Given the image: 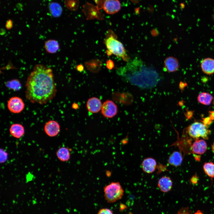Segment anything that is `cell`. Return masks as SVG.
I'll return each instance as SVG.
<instances>
[{
	"label": "cell",
	"instance_id": "1",
	"mask_svg": "<svg viewBox=\"0 0 214 214\" xmlns=\"http://www.w3.org/2000/svg\"><path fill=\"white\" fill-rule=\"evenodd\" d=\"M26 87V97L30 102L47 103L57 91L52 70L43 64L36 65L27 78Z\"/></svg>",
	"mask_w": 214,
	"mask_h": 214
},
{
	"label": "cell",
	"instance_id": "2",
	"mask_svg": "<svg viewBox=\"0 0 214 214\" xmlns=\"http://www.w3.org/2000/svg\"><path fill=\"white\" fill-rule=\"evenodd\" d=\"M117 73L131 84L142 88L154 87L160 81L159 75L155 69L136 59L117 69Z\"/></svg>",
	"mask_w": 214,
	"mask_h": 214
},
{
	"label": "cell",
	"instance_id": "3",
	"mask_svg": "<svg viewBox=\"0 0 214 214\" xmlns=\"http://www.w3.org/2000/svg\"><path fill=\"white\" fill-rule=\"evenodd\" d=\"M105 44L107 49V54H111L121 58L124 61L128 62L129 57L123 44L117 40V36L111 30L108 31L105 40Z\"/></svg>",
	"mask_w": 214,
	"mask_h": 214
},
{
	"label": "cell",
	"instance_id": "4",
	"mask_svg": "<svg viewBox=\"0 0 214 214\" xmlns=\"http://www.w3.org/2000/svg\"><path fill=\"white\" fill-rule=\"evenodd\" d=\"M104 196L107 202L112 203L121 199L124 191L118 182H112L103 188Z\"/></svg>",
	"mask_w": 214,
	"mask_h": 214
},
{
	"label": "cell",
	"instance_id": "5",
	"mask_svg": "<svg viewBox=\"0 0 214 214\" xmlns=\"http://www.w3.org/2000/svg\"><path fill=\"white\" fill-rule=\"evenodd\" d=\"M187 132L191 138L196 140L200 137L204 139H208L210 131L203 123L195 122L188 126Z\"/></svg>",
	"mask_w": 214,
	"mask_h": 214
},
{
	"label": "cell",
	"instance_id": "6",
	"mask_svg": "<svg viewBox=\"0 0 214 214\" xmlns=\"http://www.w3.org/2000/svg\"><path fill=\"white\" fill-rule=\"evenodd\" d=\"M7 106L11 112L19 113L23 110L25 104L21 98L18 97H13L10 98L8 101Z\"/></svg>",
	"mask_w": 214,
	"mask_h": 214
},
{
	"label": "cell",
	"instance_id": "7",
	"mask_svg": "<svg viewBox=\"0 0 214 214\" xmlns=\"http://www.w3.org/2000/svg\"><path fill=\"white\" fill-rule=\"evenodd\" d=\"M117 111V106L112 101L107 100L103 103L101 113L105 117L112 118L116 115Z\"/></svg>",
	"mask_w": 214,
	"mask_h": 214
},
{
	"label": "cell",
	"instance_id": "8",
	"mask_svg": "<svg viewBox=\"0 0 214 214\" xmlns=\"http://www.w3.org/2000/svg\"><path fill=\"white\" fill-rule=\"evenodd\" d=\"M44 130L46 134L50 137L56 136L60 130V126L59 123L54 120H50L45 125Z\"/></svg>",
	"mask_w": 214,
	"mask_h": 214
},
{
	"label": "cell",
	"instance_id": "9",
	"mask_svg": "<svg viewBox=\"0 0 214 214\" xmlns=\"http://www.w3.org/2000/svg\"><path fill=\"white\" fill-rule=\"evenodd\" d=\"M103 7L105 11L108 14H114L120 10L121 4L118 0H106Z\"/></svg>",
	"mask_w": 214,
	"mask_h": 214
},
{
	"label": "cell",
	"instance_id": "10",
	"mask_svg": "<svg viewBox=\"0 0 214 214\" xmlns=\"http://www.w3.org/2000/svg\"><path fill=\"white\" fill-rule=\"evenodd\" d=\"M156 160L152 157H148L142 161L141 166L144 172L147 174H151L154 172L157 167Z\"/></svg>",
	"mask_w": 214,
	"mask_h": 214
},
{
	"label": "cell",
	"instance_id": "11",
	"mask_svg": "<svg viewBox=\"0 0 214 214\" xmlns=\"http://www.w3.org/2000/svg\"><path fill=\"white\" fill-rule=\"evenodd\" d=\"M200 67L204 73L211 75L214 73V59L207 57L203 59L200 62Z\"/></svg>",
	"mask_w": 214,
	"mask_h": 214
},
{
	"label": "cell",
	"instance_id": "12",
	"mask_svg": "<svg viewBox=\"0 0 214 214\" xmlns=\"http://www.w3.org/2000/svg\"><path fill=\"white\" fill-rule=\"evenodd\" d=\"M204 139H197L193 142L191 147L192 151L196 155L204 154L207 151V144Z\"/></svg>",
	"mask_w": 214,
	"mask_h": 214
},
{
	"label": "cell",
	"instance_id": "13",
	"mask_svg": "<svg viewBox=\"0 0 214 214\" xmlns=\"http://www.w3.org/2000/svg\"><path fill=\"white\" fill-rule=\"evenodd\" d=\"M157 185L161 191L167 193L171 190L173 185V182L169 177L163 176L159 180Z\"/></svg>",
	"mask_w": 214,
	"mask_h": 214
},
{
	"label": "cell",
	"instance_id": "14",
	"mask_svg": "<svg viewBox=\"0 0 214 214\" xmlns=\"http://www.w3.org/2000/svg\"><path fill=\"white\" fill-rule=\"evenodd\" d=\"M164 68L167 71L173 72L179 68V62L174 57L170 56L166 59L164 62Z\"/></svg>",
	"mask_w": 214,
	"mask_h": 214
},
{
	"label": "cell",
	"instance_id": "15",
	"mask_svg": "<svg viewBox=\"0 0 214 214\" xmlns=\"http://www.w3.org/2000/svg\"><path fill=\"white\" fill-rule=\"evenodd\" d=\"M88 110L92 113L99 112L102 108V104L100 100L96 97L89 99L86 103Z\"/></svg>",
	"mask_w": 214,
	"mask_h": 214
},
{
	"label": "cell",
	"instance_id": "16",
	"mask_svg": "<svg viewBox=\"0 0 214 214\" xmlns=\"http://www.w3.org/2000/svg\"><path fill=\"white\" fill-rule=\"evenodd\" d=\"M183 159L181 153L178 151H175L169 156L168 163L170 165L177 167L182 164Z\"/></svg>",
	"mask_w": 214,
	"mask_h": 214
},
{
	"label": "cell",
	"instance_id": "17",
	"mask_svg": "<svg viewBox=\"0 0 214 214\" xmlns=\"http://www.w3.org/2000/svg\"><path fill=\"white\" fill-rule=\"evenodd\" d=\"M72 149L66 147H62L59 148L56 152V155L58 159L61 161L65 162L68 161L71 156Z\"/></svg>",
	"mask_w": 214,
	"mask_h": 214
},
{
	"label": "cell",
	"instance_id": "18",
	"mask_svg": "<svg viewBox=\"0 0 214 214\" xmlns=\"http://www.w3.org/2000/svg\"><path fill=\"white\" fill-rule=\"evenodd\" d=\"M87 69L93 73H98L101 69L102 63L101 61L97 59L90 60L85 63Z\"/></svg>",
	"mask_w": 214,
	"mask_h": 214
},
{
	"label": "cell",
	"instance_id": "19",
	"mask_svg": "<svg viewBox=\"0 0 214 214\" xmlns=\"http://www.w3.org/2000/svg\"><path fill=\"white\" fill-rule=\"evenodd\" d=\"M10 134L14 137L19 139L22 137L25 132L24 127L19 124H14L12 125L10 128Z\"/></svg>",
	"mask_w": 214,
	"mask_h": 214
},
{
	"label": "cell",
	"instance_id": "20",
	"mask_svg": "<svg viewBox=\"0 0 214 214\" xmlns=\"http://www.w3.org/2000/svg\"><path fill=\"white\" fill-rule=\"evenodd\" d=\"M44 48L47 52L52 54L58 51L59 48V45L58 42L56 40L50 39L45 42Z\"/></svg>",
	"mask_w": 214,
	"mask_h": 214
},
{
	"label": "cell",
	"instance_id": "21",
	"mask_svg": "<svg viewBox=\"0 0 214 214\" xmlns=\"http://www.w3.org/2000/svg\"><path fill=\"white\" fill-rule=\"evenodd\" d=\"M48 9L50 14L54 18L60 17L62 12V8L61 5L55 2H51L49 4Z\"/></svg>",
	"mask_w": 214,
	"mask_h": 214
},
{
	"label": "cell",
	"instance_id": "22",
	"mask_svg": "<svg viewBox=\"0 0 214 214\" xmlns=\"http://www.w3.org/2000/svg\"><path fill=\"white\" fill-rule=\"evenodd\" d=\"M213 98V96L209 93L203 92L199 95L197 100L198 102L203 105H208L211 103Z\"/></svg>",
	"mask_w": 214,
	"mask_h": 214
},
{
	"label": "cell",
	"instance_id": "23",
	"mask_svg": "<svg viewBox=\"0 0 214 214\" xmlns=\"http://www.w3.org/2000/svg\"><path fill=\"white\" fill-rule=\"evenodd\" d=\"M205 173L211 178H214V163L212 162L205 163L203 166Z\"/></svg>",
	"mask_w": 214,
	"mask_h": 214
},
{
	"label": "cell",
	"instance_id": "24",
	"mask_svg": "<svg viewBox=\"0 0 214 214\" xmlns=\"http://www.w3.org/2000/svg\"><path fill=\"white\" fill-rule=\"evenodd\" d=\"M6 86L8 88L14 91L20 90L21 87L20 81L17 79H12L5 82Z\"/></svg>",
	"mask_w": 214,
	"mask_h": 214
},
{
	"label": "cell",
	"instance_id": "25",
	"mask_svg": "<svg viewBox=\"0 0 214 214\" xmlns=\"http://www.w3.org/2000/svg\"><path fill=\"white\" fill-rule=\"evenodd\" d=\"M7 154L3 150H1L0 162L3 163L5 162L7 158Z\"/></svg>",
	"mask_w": 214,
	"mask_h": 214
},
{
	"label": "cell",
	"instance_id": "26",
	"mask_svg": "<svg viewBox=\"0 0 214 214\" xmlns=\"http://www.w3.org/2000/svg\"><path fill=\"white\" fill-rule=\"evenodd\" d=\"M97 214H114L113 211L108 208H103L100 210Z\"/></svg>",
	"mask_w": 214,
	"mask_h": 214
},
{
	"label": "cell",
	"instance_id": "27",
	"mask_svg": "<svg viewBox=\"0 0 214 214\" xmlns=\"http://www.w3.org/2000/svg\"><path fill=\"white\" fill-rule=\"evenodd\" d=\"M177 214H192V212L188 207H184L180 210Z\"/></svg>",
	"mask_w": 214,
	"mask_h": 214
},
{
	"label": "cell",
	"instance_id": "28",
	"mask_svg": "<svg viewBox=\"0 0 214 214\" xmlns=\"http://www.w3.org/2000/svg\"><path fill=\"white\" fill-rule=\"evenodd\" d=\"M106 66L107 68L109 70H112L114 67V64L113 61L111 59L107 60Z\"/></svg>",
	"mask_w": 214,
	"mask_h": 214
},
{
	"label": "cell",
	"instance_id": "29",
	"mask_svg": "<svg viewBox=\"0 0 214 214\" xmlns=\"http://www.w3.org/2000/svg\"><path fill=\"white\" fill-rule=\"evenodd\" d=\"M13 23L11 20L9 19L6 22L5 24V27L7 29H10L12 27Z\"/></svg>",
	"mask_w": 214,
	"mask_h": 214
},
{
	"label": "cell",
	"instance_id": "30",
	"mask_svg": "<svg viewBox=\"0 0 214 214\" xmlns=\"http://www.w3.org/2000/svg\"><path fill=\"white\" fill-rule=\"evenodd\" d=\"M198 178L196 175L193 176L191 179V182L193 184H195L197 182Z\"/></svg>",
	"mask_w": 214,
	"mask_h": 214
},
{
	"label": "cell",
	"instance_id": "31",
	"mask_svg": "<svg viewBox=\"0 0 214 214\" xmlns=\"http://www.w3.org/2000/svg\"><path fill=\"white\" fill-rule=\"evenodd\" d=\"M77 70L79 72L82 71L84 69V67L82 64L78 65L76 67Z\"/></svg>",
	"mask_w": 214,
	"mask_h": 214
},
{
	"label": "cell",
	"instance_id": "32",
	"mask_svg": "<svg viewBox=\"0 0 214 214\" xmlns=\"http://www.w3.org/2000/svg\"><path fill=\"white\" fill-rule=\"evenodd\" d=\"M210 118L212 120L214 119V111L210 112Z\"/></svg>",
	"mask_w": 214,
	"mask_h": 214
},
{
	"label": "cell",
	"instance_id": "33",
	"mask_svg": "<svg viewBox=\"0 0 214 214\" xmlns=\"http://www.w3.org/2000/svg\"><path fill=\"white\" fill-rule=\"evenodd\" d=\"M78 107V105L76 103H73L72 105V108L73 109H76Z\"/></svg>",
	"mask_w": 214,
	"mask_h": 214
},
{
	"label": "cell",
	"instance_id": "34",
	"mask_svg": "<svg viewBox=\"0 0 214 214\" xmlns=\"http://www.w3.org/2000/svg\"><path fill=\"white\" fill-rule=\"evenodd\" d=\"M212 149L213 152L214 153V143L212 145Z\"/></svg>",
	"mask_w": 214,
	"mask_h": 214
},
{
	"label": "cell",
	"instance_id": "35",
	"mask_svg": "<svg viewBox=\"0 0 214 214\" xmlns=\"http://www.w3.org/2000/svg\"><path fill=\"white\" fill-rule=\"evenodd\" d=\"M195 214H202V213L200 211H198Z\"/></svg>",
	"mask_w": 214,
	"mask_h": 214
},
{
	"label": "cell",
	"instance_id": "36",
	"mask_svg": "<svg viewBox=\"0 0 214 214\" xmlns=\"http://www.w3.org/2000/svg\"><path fill=\"white\" fill-rule=\"evenodd\" d=\"M127 214H133L132 213H129Z\"/></svg>",
	"mask_w": 214,
	"mask_h": 214
},
{
	"label": "cell",
	"instance_id": "37",
	"mask_svg": "<svg viewBox=\"0 0 214 214\" xmlns=\"http://www.w3.org/2000/svg\"><path fill=\"white\" fill-rule=\"evenodd\" d=\"M131 1H137V0H131Z\"/></svg>",
	"mask_w": 214,
	"mask_h": 214
},
{
	"label": "cell",
	"instance_id": "38",
	"mask_svg": "<svg viewBox=\"0 0 214 214\" xmlns=\"http://www.w3.org/2000/svg\"><path fill=\"white\" fill-rule=\"evenodd\" d=\"M213 19H214V16H213Z\"/></svg>",
	"mask_w": 214,
	"mask_h": 214
}]
</instances>
